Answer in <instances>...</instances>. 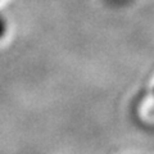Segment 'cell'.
Segmentation results:
<instances>
[{"mask_svg": "<svg viewBox=\"0 0 154 154\" xmlns=\"http://www.w3.org/2000/svg\"><path fill=\"white\" fill-rule=\"evenodd\" d=\"M139 114L143 121L148 123H154V89L143 100L139 108Z\"/></svg>", "mask_w": 154, "mask_h": 154, "instance_id": "cell-1", "label": "cell"}, {"mask_svg": "<svg viewBox=\"0 0 154 154\" xmlns=\"http://www.w3.org/2000/svg\"><path fill=\"white\" fill-rule=\"evenodd\" d=\"M5 28H7V23H5V19L3 18V16L0 14V37L4 35L5 32Z\"/></svg>", "mask_w": 154, "mask_h": 154, "instance_id": "cell-2", "label": "cell"}]
</instances>
